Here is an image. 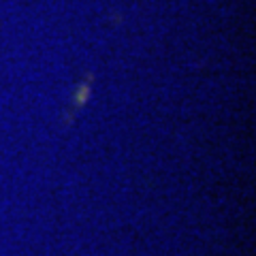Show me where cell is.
<instances>
[{
	"label": "cell",
	"instance_id": "obj_1",
	"mask_svg": "<svg viewBox=\"0 0 256 256\" xmlns=\"http://www.w3.org/2000/svg\"><path fill=\"white\" fill-rule=\"evenodd\" d=\"M88 92H90V88H88V84H84V86H82V92H79V96H75V107H82V105H84V100H86Z\"/></svg>",
	"mask_w": 256,
	"mask_h": 256
}]
</instances>
